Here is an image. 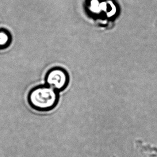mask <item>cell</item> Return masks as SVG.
I'll return each mask as SVG.
<instances>
[{"label": "cell", "instance_id": "6da1fadb", "mask_svg": "<svg viewBox=\"0 0 157 157\" xmlns=\"http://www.w3.org/2000/svg\"><path fill=\"white\" fill-rule=\"evenodd\" d=\"M28 102L34 110L47 112L57 106L59 99V92L46 85H38L30 90Z\"/></svg>", "mask_w": 157, "mask_h": 157}, {"label": "cell", "instance_id": "7a4b0ae2", "mask_svg": "<svg viewBox=\"0 0 157 157\" xmlns=\"http://www.w3.org/2000/svg\"><path fill=\"white\" fill-rule=\"evenodd\" d=\"M45 84L59 92L63 91L70 82V76L68 71L61 67H55L50 69L45 77Z\"/></svg>", "mask_w": 157, "mask_h": 157}, {"label": "cell", "instance_id": "3957f363", "mask_svg": "<svg viewBox=\"0 0 157 157\" xmlns=\"http://www.w3.org/2000/svg\"><path fill=\"white\" fill-rule=\"evenodd\" d=\"M10 35L7 31L0 30V46H6L10 41Z\"/></svg>", "mask_w": 157, "mask_h": 157}]
</instances>
